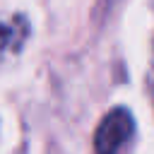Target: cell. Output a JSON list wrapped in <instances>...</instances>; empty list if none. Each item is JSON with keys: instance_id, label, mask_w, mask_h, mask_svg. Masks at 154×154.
Instances as JSON below:
<instances>
[{"instance_id": "6da1fadb", "label": "cell", "mask_w": 154, "mask_h": 154, "mask_svg": "<svg viewBox=\"0 0 154 154\" xmlns=\"http://www.w3.org/2000/svg\"><path fill=\"white\" fill-rule=\"evenodd\" d=\"M135 123L128 108H113L108 111L94 135V152L96 154H116L130 137H132Z\"/></svg>"}, {"instance_id": "7a4b0ae2", "label": "cell", "mask_w": 154, "mask_h": 154, "mask_svg": "<svg viewBox=\"0 0 154 154\" xmlns=\"http://www.w3.org/2000/svg\"><path fill=\"white\" fill-rule=\"evenodd\" d=\"M29 38V22L24 14L0 19V58L17 55Z\"/></svg>"}]
</instances>
